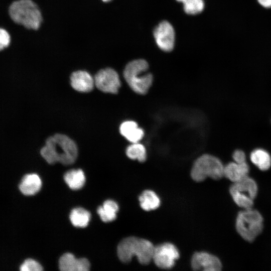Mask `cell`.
Returning a JSON list of instances; mask_svg holds the SVG:
<instances>
[{"label": "cell", "mask_w": 271, "mask_h": 271, "mask_svg": "<svg viewBox=\"0 0 271 271\" xmlns=\"http://www.w3.org/2000/svg\"><path fill=\"white\" fill-rule=\"evenodd\" d=\"M126 154L130 159L137 160L144 162L147 159V152L145 147L138 143H132L126 150Z\"/></svg>", "instance_id": "7402d4cb"}, {"label": "cell", "mask_w": 271, "mask_h": 271, "mask_svg": "<svg viewBox=\"0 0 271 271\" xmlns=\"http://www.w3.org/2000/svg\"><path fill=\"white\" fill-rule=\"evenodd\" d=\"M12 19L29 29L36 30L42 18L37 6L31 0H19L14 2L9 9Z\"/></svg>", "instance_id": "277c9868"}, {"label": "cell", "mask_w": 271, "mask_h": 271, "mask_svg": "<svg viewBox=\"0 0 271 271\" xmlns=\"http://www.w3.org/2000/svg\"><path fill=\"white\" fill-rule=\"evenodd\" d=\"M90 213L85 209L78 207L73 209L70 214V220L75 227H85L90 220Z\"/></svg>", "instance_id": "44dd1931"}, {"label": "cell", "mask_w": 271, "mask_h": 271, "mask_svg": "<svg viewBox=\"0 0 271 271\" xmlns=\"http://www.w3.org/2000/svg\"><path fill=\"white\" fill-rule=\"evenodd\" d=\"M21 271H41L42 265L37 261L33 259H27L20 266Z\"/></svg>", "instance_id": "d4e9b609"}, {"label": "cell", "mask_w": 271, "mask_h": 271, "mask_svg": "<svg viewBox=\"0 0 271 271\" xmlns=\"http://www.w3.org/2000/svg\"><path fill=\"white\" fill-rule=\"evenodd\" d=\"M257 1L263 7L271 8V0H257Z\"/></svg>", "instance_id": "83f0119b"}, {"label": "cell", "mask_w": 271, "mask_h": 271, "mask_svg": "<svg viewBox=\"0 0 271 271\" xmlns=\"http://www.w3.org/2000/svg\"><path fill=\"white\" fill-rule=\"evenodd\" d=\"M179 255L177 248L173 244L166 242L155 246L152 260L158 267L170 269Z\"/></svg>", "instance_id": "52a82bcc"}, {"label": "cell", "mask_w": 271, "mask_h": 271, "mask_svg": "<svg viewBox=\"0 0 271 271\" xmlns=\"http://www.w3.org/2000/svg\"><path fill=\"white\" fill-rule=\"evenodd\" d=\"M140 206L145 211H150L158 208L160 204V199L152 190H146L142 192L139 198Z\"/></svg>", "instance_id": "ffe728a7"}, {"label": "cell", "mask_w": 271, "mask_h": 271, "mask_svg": "<svg viewBox=\"0 0 271 271\" xmlns=\"http://www.w3.org/2000/svg\"><path fill=\"white\" fill-rule=\"evenodd\" d=\"M64 179L67 185L72 190H78L84 186L85 183V177L81 169H73L67 172Z\"/></svg>", "instance_id": "e0dca14e"}, {"label": "cell", "mask_w": 271, "mask_h": 271, "mask_svg": "<svg viewBox=\"0 0 271 271\" xmlns=\"http://www.w3.org/2000/svg\"><path fill=\"white\" fill-rule=\"evenodd\" d=\"M191 266L195 270L219 271L221 269L222 264L214 255L206 252H197L192 257Z\"/></svg>", "instance_id": "30bf717a"}, {"label": "cell", "mask_w": 271, "mask_h": 271, "mask_svg": "<svg viewBox=\"0 0 271 271\" xmlns=\"http://www.w3.org/2000/svg\"><path fill=\"white\" fill-rule=\"evenodd\" d=\"M149 65L144 59L134 60L125 66L124 78L130 87L136 93L146 94L153 82V76L148 72Z\"/></svg>", "instance_id": "3957f363"}, {"label": "cell", "mask_w": 271, "mask_h": 271, "mask_svg": "<svg viewBox=\"0 0 271 271\" xmlns=\"http://www.w3.org/2000/svg\"><path fill=\"white\" fill-rule=\"evenodd\" d=\"M59 266L62 271H88L90 263L85 258H76L72 253H66L60 258Z\"/></svg>", "instance_id": "8fae6325"}, {"label": "cell", "mask_w": 271, "mask_h": 271, "mask_svg": "<svg viewBox=\"0 0 271 271\" xmlns=\"http://www.w3.org/2000/svg\"><path fill=\"white\" fill-rule=\"evenodd\" d=\"M230 193L233 201L239 207L244 209L252 208L253 205V199L238 193L231 192Z\"/></svg>", "instance_id": "cb8c5ba5"}, {"label": "cell", "mask_w": 271, "mask_h": 271, "mask_svg": "<svg viewBox=\"0 0 271 271\" xmlns=\"http://www.w3.org/2000/svg\"><path fill=\"white\" fill-rule=\"evenodd\" d=\"M102 1L105 2H107L110 1L111 0H102Z\"/></svg>", "instance_id": "f1b7e54d"}, {"label": "cell", "mask_w": 271, "mask_h": 271, "mask_svg": "<svg viewBox=\"0 0 271 271\" xmlns=\"http://www.w3.org/2000/svg\"><path fill=\"white\" fill-rule=\"evenodd\" d=\"M94 80L96 87L106 93H116L120 86L117 73L110 68L99 70L96 74Z\"/></svg>", "instance_id": "ba28073f"}, {"label": "cell", "mask_w": 271, "mask_h": 271, "mask_svg": "<svg viewBox=\"0 0 271 271\" xmlns=\"http://www.w3.org/2000/svg\"><path fill=\"white\" fill-rule=\"evenodd\" d=\"M154 247L153 243L148 240L129 236L119 243L117 254L123 262H129L136 256L141 264L147 265L152 260Z\"/></svg>", "instance_id": "7a4b0ae2"}, {"label": "cell", "mask_w": 271, "mask_h": 271, "mask_svg": "<svg viewBox=\"0 0 271 271\" xmlns=\"http://www.w3.org/2000/svg\"><path fill=\"white\" fill-rule=\"evenodd\" d=\"M257 191L256 183L248 176L238 182L233 183L229 189L230 193L236 192L248 196L253 200L257 195Z\"/></svg>", "instance_id": "4fadbf2b"}, {"label": "cell", "mask_w": 271, "mask_h": 271, "mask_svg": "<svg viewBox=\"0 0 271 271\" xmlns=\"http://www.w3.org/2000/svg\"><path fill=\"white\" fill-rule=\"evenodd\" d=\"M157 45L165 52L171 51L174 47L175 34L172 25L166 21L161 22L153 32Z\"/></svg>", "instance_id": "9c48e42d"}, {"label": "cell", "mask_w": 271, "mask_h": 271, "mask_svg": "<svg viewBox=\"0 0 271 271\" xmlns=\"http://www.w3.org/2000/svg\"><path fill=\"white\" fill-rule=\"evenodd\" d=\"M224 166L221 161L215 156L204 154L194 162L191 176L196 182H202L206 178L220 179L224 176Z\"/></svg>", "instance_id": "8992f818"}, {"label": "cell", "mask_w": 271, "mask_h": 271, "mask_svg": "<svg viewBox=\"0 0 271 271\" xmlns=\"http://www.w3.org/2000/svg\"><path fill=\"white\" fill-rule=\"evenodd\" d=\"M120 132L126 139L132 143H138L143 137L144 130L133 121L122 122L119 127Z\"/></svg>", "instance_id": "9a60e30c"}, {"label": "cell", "mask_w": 271, "mask_h": 271, "mask_svg": "<svg viewBox=\"0 0 271 271\" xmlns=\"http://www.w3.org/2000/svg\"><path fill=\"white\" fill-rule=\"evenodd\" d=\"M40 153L43 158L50 164L59 162L67 165L75 161L78 149L74 142L68 137L56 134L48 138Z\"/></svg>", "instance_id": "6da1fadb"}, {"label": "cell", "mask_w": 271, "mask_h": 271, "mask_svg": "<svg viewBox=\"0 0 271 271\" xmlns=\"http://www.w3.org/2000/svg\"><path fill=\"white\" fill-rule=\"evenodd\" d=\"M72 87L76 90L82 92H87L92 90L94 80L91 75L83 70H78L72 73L70 77Z\"/></svg>", "instance_id": "7c38bea8"}, {"label": "cell", "mask_w": 271, "mask_h": 271, "mask_svg": "<svg viewBox=\"0 0 271 271\" xmlns=\"http://www.w3.org/2000/svg\"><path fill=\"white\" fill-rule=\"evenodd\" d=\"M118 210V206L115 201L107 200L104 202L102 206L98 208L97 213L102 221L108 222L116 218Z\"/></svg>", "instance_id": "d6986e66"}, {"label": "cell", "mask_w": 271, "mask_h": 271, "mask_svg": "<svg viewBox=\"0 0 271 271\" xmlns=\"http://www.w3.org/2000/svg\"><path fill=\"white\" fill-rule=\"evenodd\" d=\"M251 162L261 171H266L271 166V157L266 151L257 149L250 155Z\"/></svg>", "instance_id": "ac0fdd59"}, {"label": "cell", "mask_w": 271, "mask_h": 271, "mask_svg": "<svg viewBox=\"0 0 271 271\" xmlns=\"http://www.w3.org/2000/svg\"><path fill=\"white\" fill-rule=\"evenodd\" d=\"M42 181L36 174L25 175L19 186L21 192L25 195H33L36 194L41 189Z\"/></svg>", "instance_id": "2e32d148"}, {"label": "cell", "mask_w": 271, "mask_h": 271, "mask_svg": "<svg viewBox=\"0 0 271 271\" xmlns=\"http://www.w3.org/2000/svg\"><path fill=\"white\" fill-rule=\"evenodd\" d=\"M182 3L185 13L188 15H195L201 13L204 8L203 0H176Z\"/></svg>", "instance_id": "603a6c76"}, {"label": "cell", "mask_w": 271, "mask_h": 271, "mask_svg": "<svg viewBox=\"0 0 271 271\" xmlns=\"http://www.w3.org/2000/svg\"><path fill=\"white\" fill-rule=\"evenodd\" d=\"M236 229L244 240L253 241L262 231L263 219L261 214L252 208L240 211L236 217Z\"/></svg>", "instance_id": "5b68a950"}, {"label": "cell", "mask_w": 271, "mask_h": 271, "mask_svg": "<svg viewBox=\"0 0 271 271\" xmlns=\"http://www.w3.org/2000/svg\"><path fill=\"white\" fill-rule=\"evenodd\" d=\"M249 168L246 162H231L224 167V176L235 183L248 176Z\"/></svg>", "instance_id": "5bb4252c"}, {"label": "cell", "mask_w": 271, "mask_h": 271, "mask_svg": "<svg viewBox=\"0 0 271 271\" xmlns=\"http://www.w3.org/2000/svg\"><path fill=\"white\" fill-rule=\"evenodd\" d=\"M10 43L9 33L5 30L0 28V51L8 47Z\"/></svg>", "instance_id": "484cf974"}, {"label": "cell", "mask_w": 271, "mask_h": 271, "mask_svg": "<svg viewBox=\"0 0 271 271\" xmlns=\"http://www.w3.org/2000/svg\"><path fill=\"white\" fill-rule=\"evenodd\" d=\"M233 159L235 162L243 163L246 162V156L244 152L240 150L235 151L232 155Z\"/></svg>", "instance_id": "4316f807"}]
</instances>
